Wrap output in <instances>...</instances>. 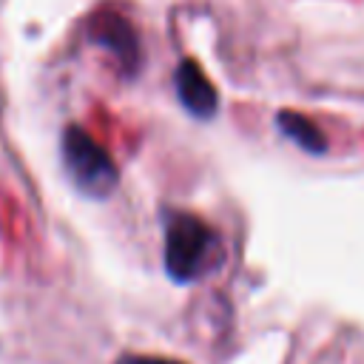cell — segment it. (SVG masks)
Listing matches in <instances>:
<instances>
[{"instance_id":"cell-1","label":"cell","mask_w":364,"mask_h":364,"mask_svg":"<svg viewBox=\"0 0 364 364\" xmlns=\"http://www.w3.org/2000/svg\"><path fill=\"white\" fill-rule=\"evenodd\" d=\"M222 253L219 236L193 213H171L165 222V270L173 282H193Z\"/></svg>"},{"instance_id":"cell-2","label":"cell","mask_w":364,"mask_h":364,"mask_svg":"<svg viewBox=\"0 0 364 364\" xmlns=\"http://www.w3.org/2000/svg\"><path fill=\"white\" fill-rule=\"evenodd\" d=\"M63 168L77 191L102 199L117 188V165L108 151L80 125H68L60 139Z\"/></svg>"},{"instance_id":"cell-3","label":"cell","mask_w":364,"mask_h":364,"mask_svg":"<svg viewBox=\"0 0 364 364\" xmlns=\"http://www.w3.org/2000/svg\"><path fill=\"white\" fill-rule=\"evenodd\" d=\"M173 85H176V97L182 102V108L191 114V117H199V119H210L216 114V105H219V97H216V88L210 85V80L205 77V71L199 68L196 60H182L173 71Z\"/></svg>"},{"instance_id":"cell-4","label":"cell","mask_w":364,"mask_h":364,"mask_svg":"<svg viewBox=\"0 0 364 364\" xmlns=\"http://www.w3.org/2000/svg\"><path fill=\"white\" fill-rule=\"evenodd\" d=\"M91 37L97 46L111 51L114 60L128 74H134L139 68V40H136V31L128 26V20H122L117 14H102L91 26Z\"/></svg>"},{"instance_id":"cell-5","label":"cell","mask_w":364,"mask_h":364,"mask_svg":"<svg viewBox=\"0 0 364 364\" xmlns=\"http://www.w3.org/2000/svg\"><path fill=\"white\" fill-rule=\"evenodd\" d=\"M276 125H279V131H282L290 142H296L301 151H307V154H324V151H327L324 134H321L318 125L310 122L304 114H299V111H282V114L276 117Z\"/></svg>"},{"instance_id":"cell-6","label":"cell","mask_w":364,"mask_h":364,"mask_svg":"<svg viewBox=\"0 0 364 364\" xmlns=\"http://www.w3.org/2000/svg\"><path fill=\"white\" fill-rule=\"evenodd\" d=\"M119 364H179V361H168V358H151V355H125Z\"/></svg>"}]
</instances>
